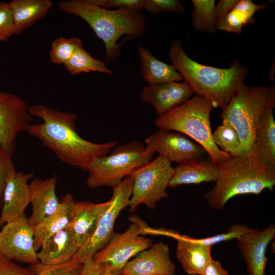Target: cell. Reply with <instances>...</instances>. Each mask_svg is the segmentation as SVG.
<instances>
[{
  "mask_svg": "<svg viewBox=\"0 0 275 275\" xmlns=\"http://www.w3.org/2000/svg\"><path fill=\"white\" fill-rule=\"evenodd\" d=\"M28 103L19 96L0 91V144L12 156L17 135L33 120Z\"/></svg>",
  "mask_w": 275,
  "mask_h": 275,
  "instance_id": "obj_11",
  "label": "cell"
},
{
  "mask_svg": "<svg viewBox=\"0 0 275 275\" xmlns=\"http://www.w3.org/2000/svg\"><path fill=\"white\" fill-rule=\"evenodd\" d=\"M200 275H230L221 263L213 259L208 263Z\"/></svg>",
  "mask_w": 275,
  "mask_h": 275,
  "instance_id": "obj_42",
  "label": "cell"
},
{
  "mask_svg": "<svg viewBox=\"0 0 275 275\" xmlns=\"http://www.w3.org/2000/svg\"><path fill=\"white\" fill-rule=\"evenodd\" d=\"M138 51L141 59V73L149 85L182 79L181 74L172 65L159 60L147 48L139 46Z\"/></svg>",
  "mask_w": 275,
  "mask_h": 275,
  "instance_id": "obj_25",
  "label": "cell"
},
{
  "mask_svg": "<svg viewBox=\"0 0 275 275\" xmlns=\"http://www.w3.org/2000/svg\"><path fill=\"white\" fill-rule=\"evenodd\" d=\"M1 78H2L1 75L0 74V80H1Z\"/></svg>",
  "mask_w": 275,
  "mask_h": 275,
  "instance_id": "obj_43",
  "label": "cell"
},
{
  "mask_svg": "<svg viewBox=\"0 0 275 275\" xmlns=\"http://www.w3.org/2000/svg\"><path fill=\"white\" fill-rule=\"evenodd\" d=\"M172 65L194 93L211 101L214 107L224 109L244 84L248 69L234 60L227 68L198 63L184 52L180 40L172 41L169 54Z\"/></svg>",
  "mask_w": 275,
  "mask_h": 275,
  "instance_id": "obj_2",
  "label": "cell"
},
{
  "mask_svg": "<svg viewBox=\"0 0 275 275\" xmlns=\"http://www.w3.org/2000/svg\"><path fill=\"white\" fill-rule=\"evenodd\" d=\"M194 9L191 14V23L197 31L214 33L213 12L214 0H191Z\"/></svg>",
  "mask_w": 275,
  "mask_h": 275,
  "instance_id": "obj_29",
  "label": "cell"
},
{
  "mask_svg": "<svg viewBox=\"0 0 275 275\" xmlns=\"http://www.w3.org/2000/svg\"><path fill=\"white\" fill-rule=\"evenodd\" d=\"M214 107L209 99L196 95L168 113L158 116L155 123L159 129L177 131L191 138L205 149L214 163L221 167L231 156L221 150L213 141L210 116Z\"/></svg>",
  "mask_w": 275,
  "mask_h": 275,
  "instance_id": "obj_5",
  "label": "cell"
},
{
  "mask_svg": "<svg viewBox=\"0 0 275 275\" xmlns=\"http://www.w3.org/2000/svg\"><path fill=\"white\" fill-rule=\"evenodd\" d=\"M64 65L71 75L91 71L109 74L113 73L104 62L92 57L83 46L78 48Z\"/></svg>",
  "mask_w": 275,
  "mask_h": 275,
  "instance_id": "obj_27",
  "label": "cell"
},
{
  "mask_svg": "<svg viewBox=\"0 0 275 275\" xmlns=\"http://www.w3.org/2000/svg\"><path fill=\"white\" fill-rule=\"evenodd\" d=\"M33 176L32 173L16 172L8 179L3 196L0 227L24 214L30 203L28 181Z\"/></svg>",
  "mask_w": 275,
  "mask_h": 275,
  "instance_id": "obj_17",
  "label": "cell"
},
{
  "mask_svg": "<svg viewBox=\"0 0 275 275\" xmlns=\"http://www.w3.org/2000/svg\"><path fill=\"white\" fill-rule=\"evenodd\" d=\"M11 157L0 144V206H2L3 193L7 181L16 172Z\"/></svg>",
  "mask_w": 275,
  "mask_h": 275,
  "instance_id": "obj_36",
  "label": "cell"
},
{
  "mask_svg": "<svg viewBox=\"0 0 275 275\" xmlns=\"http://www.w3.org/2000/svg\"><path fill=\"white\" fill-rule=\"evenodd\" d=\"M176 267L170 258L169 245L160 241L129 260L120 275H175Z\"/></svg>",
  "mask_w": 275,
  "mask_h": 275,
  "instance_id": "obj_14",
  "label": "cell"
},
{
  "mask_svg": "<svg viewBox=\"0 0 275 275\" xmlns=\"http://www.w3.org/2000/svg\"><path fill=\"white\" fill-rule=\"evenodd\" d=\"M0 275H34L30 267L19 266L0 253Z\"/></svg>",
  "mask_w": 275,
  "mask_h": 275,
  "instance_id": "obj_37",
  "label": "cell"
},
{
  "mask_svg": "<svg viewBox=\"0 0 275 275\" xmlns=\"http://www.w3.org/2000/svg\"><path fill=\"white\" fill-rule=\"evenodd\" d=\"M220 167L215 185L204 197L208 206L222 210L235 196L259 195L264 190H272L275 185V168L271 167L254 153L230 156Z\"/></svg>",
  "mask_w": 275,
  "mask_h": 275,
  "instance_id": "obj_4",
  "label": "cell"
},
{
  "mask_svg": "<svg viewBox=\"0 0 275 275\" xmlns=\"http://www.w3.org/2000/svg\"><path fill=\"white\" fill-rule=\"evenodd\" d=\"M78 250L69 226L47 238L37 252V256L42 264L57 265L73 259Z\"/></svg>",
  "mask_w": 275,
  "mask_h": 275,
  "instance_id": "obj_21",
  "label": "cell"
},
{
  "mask_svg": "<svg viewBox=\"0 0 275 275\" xmlns=\"http://www.w3.org/2000/svg\"><path fill=\"white\" fill-rule=\"evenodd\" d=\"M56 184L55 174L44 180L34 179L29 183L32 213L28 222L33 228L51 215L58 208L60 202L56 193Z\"/></svg>",
  "mask_w": 275,
  "mask_h": 275,
  "instance_id": "obj_18",
  "label": "cell"
},
{
  "mask_svg": "<svg viewBox=\"0 0 275 275\" xmlns=\"http://www.w3.org/2000/svg\"><path fill=\"white\" fill-rule=\"evenodd\" d=\"M111 199L100 203L75 202L69 227L79 247H84L93 234L98 219L109 206Z\"/></svg>",
  "mask_w": 275,
  "mask_h": 275,
  "instance_id": "obj_19",
  "label": "cell"
},
{
  "mask_svg": "<svg viewBox=\"0 0 275 275\" xmlns=\"http://www.w3.org/2000/svg\"><path fill=\"white\" fill-rule=\"evenodd\" d=\"M123 233L114 232L108 243L93 256L96 263L107 265L115 273L119 274L125 265L133 257L149 248L152 241L141 236L146 231V226L137 219Z\"/></svg>",
  "mask_w": 275,
  "mask_h": 275,
  "instance_id": "obj_9",
  "label": "cell"
},
{
  "mask_svg": "<svg viewBox=\"0 0 275 275\" xmlns=\"http://www.w3.org/2000/svg\"><path fill=\"white\" fill-rule=\"evenodd\" d=\"M111 269L106 264L95 262L93 259L88 260L82 265L78 275H114Z\"/></svg>",
  "mask_w": 275,
  "mask_h": 275,
  "instance_id": "obj_39",
  "label": "cell"
},
{
  "mask_svg": "<svg viewBox=\"0 0 275 275\" xmlns=\"http://www.w3.org/2000/svg\"><path fill=\"white\" fill-rule=\"evenodd\" d=\"M215 145L223 151L234 157L241 155L240 141L237 132L229 122L222 121L212 133Z\"/></svg>",
  "mask_w": 275,
  "mask_h": 275,
  "instance_id": "obj_28",
  "label": "cell"
},
{
  "mask_svg": "<svg viewBox=\"0 0 275 275\" xmlns=\"http://www.w3.org/2000/svg\"><path fill=\"white\" fill-rule=\"evenodd\" d=\"M238 1V0H221L215 5L213 19L216 30H219L225 18Z\"/></svg>",
  "mask_w": 275,
  "mask_h": 275,
  "instance_id": "obj_38",
  "label": "cell"
},
{
  "mask_svg": "<svg viewBox=\"0 0 275 275\" xmlns=\"http://www.w3.org/2000/svg\"><path fill=\"white\" fill-rule=\"evenodd\" d=\"M254 21L253 16L232 8L225 18L219 30L240 35L243 26Z\"/></svg>",
  "mask_w": 275,
  "mask_h": 275,
  "instance_id": "obj_33",
  "label": "cell"
},
{
  "mask_svg": "<svg viewBox=\"0 0 275 275\" xmlns=\"http://www.w3.org/2000/svg\"><path fill=\"white\" fill-rule=\"evenodd\" d=\"M274 237L275 225L272 224L261 231L254 229L236 239L249 275H265L266 250Z\"/></svg>",
  "mask_w": 275,
  "mask_h": 275,
  "instance_id": "obj_15",
  "label": "cell"
},
{
  "mask_svg": "<svg viewBox=\"0 0 275 275\" xmlns=\"http://www.w3.org/2000/svg\"><path fill=\"white\" fill-rule=\"evenodd\" d=\"M254 229L248 227L244 224L237 223L232 225L228 231L225 233L218 234L202 238L191 237V239L194 241L212 247L213 245L223 241L230 240L233 239H236L242 234L252 231Z\"/></svg>",
  "mask_w": 275,
  "mask_h": 275,
  "instance_id": "obj_32",
  "label": "cell"
},
{
  "mask_svg": "<svg viewBox=\"0 0 275 275\" xmlns=\"http://www.w3.org/2000/svg\"><path fill=\"white\" fill-rule=\"evenodd\" d=\"M194 94L185 81H172L145 87L140 95L152 105L159 116L163 115L189 100Z\"/></svg>",
  "mask_w": 275,
  "mask_h": 275,
  "instance_id": "obj_16",
  "label": "cell"
},
{
  "mask_svg": "<svg viewBox=\"0 0 275 275\" xmlns=\"http://www.w3.org/2000/svg\"><path fill=\"white\" fill-rule=\"evenodd\" d=\"M0 253L12 261L31 265L39 263L34 246V228L24 214L2 226Z\"/></svg>",
  "mask_w": 275,
  "mask_h": 275,
  "instance_id": "obj_12",
  "label": "cell"
},
{
  "mask_svg": "<svg viewBox=\"0 0 275 275\" xmlns=\"http://www.w3.org/2000/svg\"><path fill=\"white\" fill-rule=\"evenodd\" d=\"M174 171L172 162L161 155L133 171L129 175L132 179L130 212L141 204L154 209L159 201L167 198V188Z\"/></svg>",
  "mask_w": 275,
  "mask_h": 275,
  "instance_id": "obj_8",
  "label": "cell"
},
{
  "mask_svg": "<svg viewBox=\"0 0 275 275\" xmlns=\"http://www.w3.org/2000/svg\"><path fill=\"white\" fill-rule=\"evenodd\" d=\"M114 275H120L119 274H114Z\"/></svg>",
  "mask_w": 275,
  "mask_h": 275,
  "instance_id": "obj_44",
  "label": "cell"
},
{
  "mask_svg": "<svg viewBox=\"0 0 275 275\" xmlns=\"http://www.w3.org/2000/svg\"><path fill=\"white\" fill-rule=\"evenodd\" d=\"M58 8L63 12L80 17L89 24L104 44L107 62L119 56L122 45L118 41L120 37H141L147 28L146 17L139 11L110 10L91 4L87 0L63 1L58 3Z\"/></svg>",
  "mask_w": 275,
  "mask_h": 275,
  "instance_id": "obj_3",
  "label": "cell"
},
{
  "mask_svg": "<svg viewBox=\"0 0 275 275\" xmlns=\"http://www.w3.org/2000/svg\"><path fill=\"white\" fill-rule=\"evenodd\" d=\"M144 8L154 15L162 11L181 13L185 10L179 0H145Z\"/></svg>",
  "mask_w": 275,
  "mask_h": 275,
  "instance_id": "obj_34",
  "label": "cell"
},
{
  "mask_svg": "<svg viewBox=\"0 0 275 275\" xmlns=\"http://www.w3.org/2000/svg\"><path fill=\"white\" fill-rule=\"evenodd\" d=\"M145 0H106L104 8H116L139 11L144 8Z\"/></svg>",
  "mask_w": 275,
  "mask_h": 275,
  "instance_id": "obj_40",
  "label": "cell"
},
{
  "mask_svg": "<svg viewBox=\"0 0 275 275\" xmlns=\"http://www.w3.org/2000/svg\"><path fill=\"white\" fill-rule=\"evenodd\" d=\"M145 143L147 150L154 154L157 152L177 163L203 157L207 153L201 146L175 131L159 129L147 138Z\"/></svg>",
  "mask_w": 275,
  "mask_h": 275,
  "instance_id": "obj_13",
  "label": "cell"
},
{
  "mask_svg": "<svg viewBox=\"0 0 275 275\" xmlns=\"http://www.w3.org/2000/svg\"><path fill=\"white\" fill-rule=\"evenodd\" d=\"M17 35L8 3L0 2V42Z\"/></svg>",
  "mask_w": 275,
  "mask_h": 275,
  "instance_id": "obj_35",
  "label": "cell"
},
{
  "mask_svg": "<svg viewBox=\"0 0 275 275\" xmlns=\"http://www.w3.org/2000/svg\"><path fill=\"white\" fill-rule=\"evenodd\" d=\"M271 3L267 2L263 4L257 5L251 0H238L233 9L253 16L257 11L267 8Z\"/></svg>",
  "mask_w": 275,
  "mask_h": 275,
  "instance_id": "obj_41",
  "label": "cell"
},
{
  "mask_svg": "<svg viewBox=\"0 0 275 275\" xmlns=\"http://www.w3.org/2000/svg\"><path fill=\"white\" fill-rule=\"evenodd\" d=\"M82 46V41L80 38L75 37L56 38L51 43L49 52L50 60L54 64L64 65Z\"/></svg>",
  "mask_w": 275,
  "mask_h": 275,
  "instance_id": "obj_30",
  "label": "cell"
},
{
  "mask_svg": "<svg viewBox=\"0 0 275 275\" xmlns=\"http://www.w3.org/2000/svg\"><path fill=\"white\" fill-rule=\"evenodd\" d=\"M109 153L94 159L87 171L89 188L114 187L136 169L152 160L154 153L144 144L132 141L117 145Z\"/></svg>",
  "mask_w": 275,
  "mask_h": 275,
  "instance_id": "obj_7",
  "label": "cell"
},
{
  "mask_svg": "<svg viewBox=\"0 0 275 275\" xmlns=\"http://www.w3.org/2000/svg\"><path fill=\"white\" fill-rule=\"evenodd\" d=\"M33 117L42 122L31 124L27 132L52 151L63 162L87 171L97 157L107 155L118 141L98 144L81 138L75 127L76 116L38 104L30 106Z\"/></svg>",
  "mask_w": 275,
  "mask_h": 275,
  "instance_id": "obj_1",
  "label": "cell"
},
{
  "mask_svg": "<svg viewBox=\"0 0 275 275\" xmlns=\"http://www.w3.org/2000/svg\"><path fill=\"white\" fill-rule=\"evenodd\" d=\"M220 167L210 159L203 157L177 164L168 185L174 188L182 184H199L217 180Z\"/></svg>",
  "mask_w": 275,
  "mask_h": 275,
  "instance_id": "obj_20",
  "label": "cell"
},
{
  "mask_svg": "<svg viewBox=\"0 0 275 275\" xmlns=\"http://www.w3.org/2000/svg\"><path fill=\"white\" fill-rule=\"evenodd\" d=\"M274 106H269L258 126L253 153L265 163L275 168Z\"/></svg>",
  "mask_w": 275,
  "mask_h": 275,
  "instance_id": "obj_26",
  "label": "cell"
},
{
  "mask_svg": "<svg viewBox=\"0 0 275 275\" xmlns=\"http://www.w3.org/2000/svg\"><path fill=\"white\" fill-rule=\"evenodd\" d=\"M275 105L274 86L242 85L221 115L238 133L241 155L253 153L258 126L268 108Z\"/></svg>",
  "mask_w": 275,
  "mask_h": 275,
  "instance_id": "obj_6",
  "label": "cell"
},
{
  "mask_svg": "<svg viewBox=\"0 0 275 275\" xmlns=\"http://www.w3.org/2000/svg\"><path fill=\"white\" fill-rule=\"evenodd\" d=\"M174 238L177 241V257L184 270L190 275H200L213 259L212 247L194 241L191 237L179 233Z\"/></svg>",
  "mask_w": 275,
  "mask_h": 275,
  "instance_id": "obj_22",
  "label": "cell"
},
{
  "mask_svg": "<svg viewBox=\"0 0 275 275\" xmlns=\"http://www.w3.org/2000/svg\"><path fill=\"white\" fill-rule=\"evenodd\" d=\"M132 185V178L128 175L113 187L111 204L101 214L96 229L88 242L78 250L73 259L82 264L92 259L96 253L106 245L114 233L117 217L122 210L128 206Z\"/></svg>",
  "mask_w": 275,
  "mask_h": 275,
  "instance_id": "obj_10",
  "label": "cell"
},
{
  "mask_svg": "<svg viewBox=\"0 0 275 275\" xmlns=\"http://www.w3.org/2000/svg\"><path fill=\"white\" fill-rule=\"evenodd\" d=\"M8 4L17 34L43 18L52 6L50 0H12Z\"/></svg>",
  "mask_w": 275,
  "mask_h": 275,
  "instance_id": "obj_24",
  "label": "cell"
},
{
  "mask_svg": "<svg viewBox=\"0 0 275 275\" xmlns=\"http://www.w3.org/2000/svg\"><path fill=\"white\" fill-rule=\"evenodd\" d=\"M57 210L34 228V246L36 251L49 237L70 226L75 201L70 194L60 201Z\"/></svg>",
  "mask_w": 275,
  "mask_h": 275,
  "instance_id": "obj_23",
  "label": "cell"
},
{
  "mask_svg": "<svg viewBox=\"0 0 275 275\" xmlns=\"http://www.w3.org/2000/svg\"><path fill=\"white\" fill-rule=\"evenodd\" d=\"M81 264L74 259L57 265H44L40 263L31 265L34 275H78Z\"/></svg>",
  "mask_w": 275,
  "mask_h": 275,
  "instance_id": "obj_31",
  "label": "cell"
}]
</instances>
